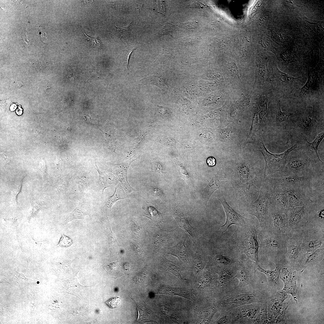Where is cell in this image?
Instances as JSON below:
<instances>
[{
    "instance_id": "1",
    "label": "cell",
    "mask_w": 324,
    "mask_h": 324,
    "mask_svg": "<svg viewBox=\"0 0 324 324\" xmlns=\"http://www.w3.org/2000/svg\"><path fill=\"white\" fill-rule=\"evenodd\" d=\"M261 251L272 256L274 260L286 255L289 238L285 234H278L262 229L258 234Z\"/></svg>"
},
{
    "instance_id": "2",
    "label": "cell",
    "mask_w": 324,
    "mask_h": 324,
    "mask_svg": "<svg viewBox=\"0 0 324 324\" xmlns=\"http://www.w3.org/2000/svg\"><path fill=\"white\" fill-rule=\"evenodd\" d=\"M311 206L290 207L286 213V235L289 237L298 234L309 223L311 217Z\"/></svg>"
},
{
    "instance_id": "3",
    "label": "cell",
    "mask_w": 324,
    "mask_h": 324,
    "mask_svg": "<svg viewBox=\"0 0 324 324\" xmlns=\"http://www.w3.org/2000/svg\"><path fill=\"white\" fill-rule=\"evenodd\" d=\"M249 211L256 217L260 226L265 229L270 220L269 193L268 185L264 181L260 189L257 199L251 202Z\"/></svg>"
},
{
    "instance_id": "4",
    "label": "cell",
    "mask_w": 324,
    "mask_h": 324,
    "mask_svg": "<svg viewBox=\"0 0 324 324\" xmlns=\"http://www.w3.org/2000/svg\"><path fill=\"white\" fill-rule=\"evenodd\" d=\"M324 226L308 223L300 233L303 253L324 248Z\"/></svg>"
},
{
    "instance_id": "5",
    "label": "cell",
    "mask_w": 324,
    "mask_h": 324,
    "mask_svg": "<svg viewBox=\"0 0 324 324\" xmlns=\"http://www.w3.org/2000/svg\"><path fill=\"white\" fill-rule=\"evenodd\" d=\"M297 148V146L295 144L282 153L274 154L267 150L263 142H260L259 151L262 154L265 162L264 178L276 172L281 173L285 165L288 155Z\"/></svg>"
},
{
    "instance_id": "6",
    "label": "cell",
    "mask_w": 324,
    "mask_h": 324,
    "mask_svg": "<svg viewBox=\"0 0 324 324\" xmlns=\"http://www.w3.org/2000/svg\"><path fill=\"white\" fill-rule=\"evenodd\" d=\"M242 227L243 230L239 242L241 250L256 263L258 264L259 245L256 229L252 225L248 224Z\"/></svg>"
},
{
    "instance_id": "7",
    "label": "cell",
    "mask_w": 324,
    "mask_h": 324,
    "mask_svg": "<svg viewBox=\"0 0 324 324\" xmlns=\"http://www.w3.org/2000/svg\"><path fill=\"white\" fill-rule=\"evenodd\" d=\"M310 161L307 157L302 155H295L287 157L285 165L281 176H287L292 175L299 176L310 175L317 176L310 168Z\"/></svg>"
},
{
    "instance_id": "8",
    "label": "cell",
    "mask_w": 324,
    "mask_h": 324,
    "mask_svg": "<svg viewBox=\"0 0 324 324\" xmlns=\"http://www.w3.org/2000/svg\"><path fill=\"white\" fill-rule=\"evenodd\" d=\"M315 177L310 175L302 176L292 175L287 176H281L280 178H273L270 176L265 177L273 186H282L286 189L300 187L307 188L310 185Z\"/></svg>"
},
{
    "instance_id": "9",
    "label": "cell",
    "mask_w": 324,
    "mask_h": 324,
    "mask_svg": "<svg viewBox=\"0 0 324 324\" xmlns=\"http://www.w3.org/2000/svg\"><path fill=\"white\" fill-rule=\"evenodd\" d=\"M264 179V174L258 173L247 182H240L236 187L240 196L244 200L253 202L259 196Z\"/></svg>"
},
{
    "instance_id": "10",
    "label": "cell",
    "mask_w": 324,
    "mask_h": 324,
    "mask_svg": "<svg viewBox=\"0 0 324 324\" xmlns=\"http://www.w3.org/2000/svg\"><path fill=\"white\" fill-rule=\"evenodd\" d=\"M265 180L268 188L271 207L275 210L286 213L290 208L286 189L281 185L273 187Z\"/></svg>"
},
{
    "instance_id": "11",
    "label": "cell",
    "mask_w": 324,
    "mask_h": 324,
    "mask_svg": "<svg viewBox=\"0 0 324 324\" xmlns=\"http://www.w3.org/2000/svg\"><path fill=\"white\" fill-rule=\"evenodd\" d=\"M302 239L299 234L289 237L286 258L294 270H300L303 254L301 248Z\"/></svg>"
},
{
    "instance_id": "12",
    "label": "cell",
    "mask_w": 324,
    "mask_h": 324,
    "mask_svg": "<svg viewBox=\"0 0 324 324\" xmlns=\"http://www.w3.org/2000/svg\"><path fill=\"white\" fill-rule=\"evenodd\" d=\"M218 198L222 204L226 215V222L221 226L224 229L222 233L227 231L232 225L244 227L248 224L250 219L243 216L236 212L228 204L223 194L220 195Z\"/></svg>"
},
{
    "instance_id": "13",
    "label": "cell",
    "mask_w": 324,
    "mask_h": 324,
    "mask_svg": "<svg viewBox=\"0 0 324 324\" xmlns=\"http://www.w3.org/2000/svg\"><path fill=\"white\" fill-rule=\"evenodd\" d=\"M269 208L270 220L265 230L276 234H286V213L274 209L270 203Z\"/></svg>"
},
{
    "instance_id": "14",
    "label": "cell",
    "mask_w": 324,
    "mask_h": 324,
    "mask_svg": "<svg viewBox=\"0 0 324 324\" xmlns=\"http://www.w3.org/2000/svg\"><path fill=\"white\" fill-rule=\"evenodd\" d=\"M306 188H295L287 189L290 207L307 206L311 205L310 199Z\"/></svg>"
},
{
    "instance_id": "15",
    "label": "cell",
    "mask_w": 324,
    "mask_h": 324,
    "mask_svg": "<svg viewBox=\"0 0 324 324\" xmlns=\"http://www.w3.org/2000/svg\"><path fill=\"white\" fill-rule=\"evenodd\" d=\"M133 160H130L119 164H109V171L116 174L124 189L130 192L134 190L130 185L127 179L128 170Z\"/></svg>"
},
{
    "instance_id": "16",
    "label": "cell",
    "mask_w": 324,
    "mask_h": 324,
    "mask_svg": "<svg viewBox=\"0 0 324 324\" xmlns=\"http://www.w3.org/2000/svg\"><path fill=\"white\" fill-rule=\"evenodd\" d=\"M324 248H320L303 253L300 265V270L308 266L318 265L323 260Z\"/></svg>"
},
{
    "instance_id": "17",
    "label": "cell",
    "mask_w": 324,
    "mask_h": 324,
    "mask_svg": "<svg viewBox=\"0 0 324 324\" xmlns=\"http://www.w3.org/2000/svg\"><path fill=\"white\" fill-rule=\"evenodd\" d=\"M226 181V177L221 171H219L212 177L211 180L202 191V196L207 201L212 194L224 184Z\"/></svg>"
},
{
    "instance_id": "18",
    "label": "cell",
    "mask_w": 324,
    "mask_h": 324,
    "mask_svg": "<svg viewBox=\"0 0 324 324\" xmlns=\"http://www.w3.org/2000/svg\"><path fill=\"white\" fill-rule=\"evenodd\" d=\"M285 258V256H284L274 260L276 267L274 270L264 269L260 267L258 264L256 263H255L256 267L258 270L266 275L270 282L273 284H277L278 281Z\"/></svg>"
},
{
    "instance_id": "19",
    "label": "cell",
    "mask_w": 324,
    "mask_h": 324,
    "mask_svg": "<svg viewBox=\"0 0 324 324\" xmlns=\"http://www.w3.org/2000/svg\"><path fill=\"white\" fill-rule=\"evenodd\" d=\"M324 138V132L319 133L315 140L312 142L308 141L305 139L306 146L308 148V155L311 159L315 162H319L323 164V163L320 159L318 153L319 146Z\"/></svg>"
},
{
    "instance_id": "20",
    "label": "cell",
    "mask_w": 324,
    "mask_h": 324,
    "mask_svg": "<svg viewBox=\"0 0 324 324\" xmlns=\"http://www.w3.org/2000/svg\"><path fill=\"white\" fill-rule=\"evenodd\" d=\"M185 240L180 242L176 245L167 248V254L177 257L182 261L187 262H189L187 248L185 246Z\"/></svg>"
},
{
    "instance_id": "21",
    "label": "cell",
    "mask_w": 324,
    "mask_h": 324,
    "mask_svg": "<svg viewBox=\"0 0 324 324\" xmlns=\"http://www.w3.org/2000/svg\"><path fill=\"white\" fill-rule=\"evenodd\" d=\"M173 214L179 227L184 230L190 237L192 236L194 228L190 224L187 216L177 210L174 212Z\"/></svg>"
},
{
    "instance_id": "22",
    "label": "cell",
    "mask_w": 324,
    "mask_h": 324,
    "mask_svg": "<svg viewBox=\"0 0 324 324\" xmlns=\"http://www.w3.org/2000/svg\"><path fill=\"white\" fill-rule=\"evenodd\" d=\"M95 169L98 172V184L102 190V194L105 188L112 186L115 184L114 179L109 176L103 172L101 171L98 168L96 162Z\"/></svg>"
},
{
    "instance_id": "23",
    "label": "cell",
    "mask_w": 324,
    "mask_h": 324,
    "mask_svg": "<svg viewBox=\"0 0 324 324\" xmlns=\"http://www.w3.org/2000/svg\"><path fill=\"white\" fill-rule=\"evenodd\" d=\"M307 74V81L300 90V93L302 95L308 93L313 89L318 78V74L316 72H310Z\"/></svg>"
},
{
    "instance_id": "24",
    "label": "cell",
    "mask_w": 324,
    "mask_h": 324,
    "mask_svg": "<svg viewBox=\"0 0 324 324\" xmlns=\"http://www.w3.org/2000/svg\"><path fill=\"white\" fill-rule=\"evenodd\" d=\"M127 196L124 190L118 185L115 187V189L113 195L107 199L106 206L109 208H111L114 203L117 201L125 199Z\"/></svg>"
},
{
    "instance_id": "25",
    "label": "cell",
    "mask_w": 324,
    "mask_h": 324,
    "mask_svg": "<svg viewBox=\"0 0 324 324\" xmlns=\"http://www.w3.org/2000/svg\"><path fill=\"white\" fill-rule=\"evenodd\" d=\"M163 293L172 296H181L191 300L190 293L182 288L176 287H166L162 291Z\"/></svg>"
},
{
    "instance_id": "26",
    "label": "cell",
    "mask_w": 324,
    "mask_h": 324,
    "mask_svg": "<svg viewBox=\"0 0 324 324\" xmlns=\"http://www.w3.org/2000/svg\"><path fill=\"white\" fill-rule=\"evenodd\" d=\"M274 76L277 80L283 84H288L292 83L298 78H295L288 74L280 70L277 67L274 71Z\"/></svg>"
},
{
    "instance_id": "27",
    "label": "cell",
    "mask_w": 324,
    "mask_h": 324,
    "mask_svg": "<svg viewBox=\"0 0 324 324\" xmlns=\"http://www.w3.org/2000/svg\"><path fill=\"white\" fill-rule=\"evenodd\" d=\"M88 214L87 211L83 207L78 206L70 214L65 223H68L76 219H83Z\"/></svg>"
},
{
    "instance_id": "28",
    "label": "cell",
    "mask_w": 324,
    "mask_h": 324,
    "mask_svg": "<svg viewBox=\"0 0 324 324\" xmlns=\"http://www.w3.org/2000/svg\"><path fill=\"white\" fill-rule=\"evenodd\" d=\"M287 293L292 295L294 297H299V295L297 286L296 275L290 281L284 284L283 289Z\"/></svg>"
},
{
    "instance_id": "29",
    "label": "cell",
    "mask_w": 324,
    "mask_h": 324,
    "mask_svg": "<svg viewBox=\"0 0 324 324\" xmlns=\"http://www.w3.org/2000/svg\"><path fill=\"white\" fill-rule=\"evenodd\" d=\"M314 121L315 119L311 115L304 118L300 124L304 132L306 133L310 132L313 127Z\"/></svg>"
},
{
    "instance_id": "30",
    "label": "cell",
    "mask_w": 324,
    "mask_h": 324,
    "mask_svg": "<svg viewBox=\"0 0 324 324\" xmlns=\"http://www.w3.org/2000/svg\"><path fill=\"white\" fill-rule=\"evenodd\" d=\"M237 172L240 179H248L250 176L251 172L248 166L245 164H242L237 168Z\"/></svg>"
},
{
    "instance_id": "31",
    "label": "cell",
    "mask_w": 324,
    "mask_h": 324,
    "mask_svg": "<svg viewBox=\"0 0 324 324\" xmlns=\"http://www.w3.org/2000/svg\"><path fill=\"white\" fill-rule=\"evenodd\" d=\"M251 295L242 294L232 297L229 302L234 304H244L248 302L252 298Z\"/></svg>"
},
{
    "instance_id": "32",
    "label": "cell",
    "mask_w": 324,
    "mask_h": 324,
    "mask_svg": "<svg viewBox=\"0 0 324 324\" xmlns=\"http://www.w3.org/2000/svg\"><path fill=\"white\" fill-rule=\"evenodd\" d=\"M232 277L230 272L226 270H222L218 274L219 282L223 284H225L228 283L231 279Z\"/></svg>"
},
{
    "instance_id": "33",
    "label": "cell",
    "mask_w": 324,
    "mask_h": 324,
    "mask_svg": "<svg viewBox=\"0 0 324 324\" xmlns=\"http://www.w3.org/2000/svg\"><path fill=\"white\" fill-rule=\"evenodd\" d=\"M22 181L23 178L16 181L11 187V190L12 193L13 199L15 201L16 199L17 195L20 191Z\"/></svg>"
},
{
    "instance_id": "34",
    "label": "cell",
    "mask_w": 324,
    "mask_h": 324,
    "mask_svg": "<svg viewBox=\"0 0 324 324\" xmlns=\"http://www.w3.org/2000/svg\"><path fill=\"white\" fill-rule=\"evenodd\" d=\"M132 23V22H131L127 26L123 27H118L116 26V31L118 36L122 38L127 37Z\"/></svg>"
},
{
    "instance_id": "35",
    "label": "cell",
    "mask_w": 324,
    "mask_h": 324,
    "mask_svg": "<svg viewBox=\"0 0 324 324\" xmlns=\"http://www.w3.org/2000/svg\"><path fill=\"white\" fill-rule=\"evenodd\" d=\"M292 115V113L286 112H283L281 110L280 104L279 108L277 112L276 118L278 121L282 122L287 120L289 117Z\"/></svg>"
},
{
    "instance_id": "36",
    "label": "cell",
    "mask_w": 324,
    "mask_h": 324,
    "mask_svg": "<svg viewBox=\"0 0 324 324\" xmlns=\"http://www.w3.org/2000/svg\"><path fill=\"white\" fill-rule=\"evenodd\" d=\"M215 260L219 264L223 266H227L231 264L233 260L229 257L222 255H218L216 256Z\"/></svg>"
},
{
    "instance_id": "37",
    "label": "cell",
    "mask_w": 324,
    "mask_h": 324,
    "mask_svg": "<svg viewBox=\"0 0 324 324\" xmlns=\"http://www.w3.org/2000/svg\"><path fill=\"white\" fill-rule=\"evenodd\" d=\"M121 298L116 297L112 298L104 302L107 306L111 309L117 308L120 305Z\"/></svg>"
},
{
    "instance_id": "38",
    "label": "cell",
    "mask_w": 324,
    "mask_h": 324,
    "mask_svg": "<svg viewBox=\"0 0 324 324\" xmlns=\"http://www.w3.org/2000/svg\"><path fill=\"white\" fill-rule=\"evenodd\" d=\"M167 269L176 277L183 279L181 275V270L177 265L170 262L168 264Z\"/></svg>"
},
{
    "instance_id": "39",
    "label": "cell",
    "mask_w": 324,
    "mask_h": 324,
    "mask_svg": "<svg viewBox=\"0 0 324 324\" xmlns=\"http://www.w3.org/2000/svg\"><path fill=\"white\" fill-rule=\"evenodd\" d=\"M211 277L210 273L207 271L204 272L199 285L200 287L207 286L211 282Z\"/></svg>"
},
{
    "instance_id": "40",
    "label": "cell",
    "mask_w": 324,
    "mask_h": 324,
    "mask_svg": "<svg viewBox=\"0 0 324 324\" xmlns=\"http://www.w3.org/2000/svg\"><path fill=\"white\" fill-rule=\"evenodd\" d=\"M214 313V310L212 308H209L204 310L202 316V319L203 322L209 321L213 316Z\"/></svg>"
},
{
    "instance_id": "41",
    "label": "cell",
    "mask_w": 324,
    "mask_h": 324,
    "mask_svg": "<svg viewBox=\"0 0 324 324\" xmlns=\"http://www.w3.org/2000/svg\"><path fill=\"white\" fill-rule=\"evenodd\" d=\"M110 230L109 234V239L110 245L113 249H118L119 247V244L116 240L114 234L112 232L110 226Z\"/></svg>"
},
{
    "instance_id": "42",
    "label": "cell",
    "mask_w": 324,
    "mask_h": 324,
    "mask_svg": "<svg viewBox=\"0 0 324 324\" xmlns=\"http://www.w3.org/2000/svg\"><path fill=\"white\" fill-rule=\"evenodd\" d=\"M178 171L181 177L184 179L188 184H190L191 179L190 176L186 170L183 167L179 165Z\"/></svg>"
},
{
    "instance_id": "43",
    "label": "cell",
    "mask_w": 324,
    "mask_h": 324,
    "mask_svg": "<svg viewBox=\"0 0 324 324\" xmlns=\"http://www.w3.org/2000/svg\"><path fill=\"white\" fill-rule=\"evenodd\" d=\"M288 306L285 307L275 320L276 324L286 323L287 319L285 315L286 310Z\"/></svg>"
},
{
    "instance_id": "44",
    "label": "cell",
    "mask_w": 324,
    "mask_h": 324,
    "mask_svg": "<svg viewBox=\"0 0 324 324\" xmlns=\"http://www.w3.org/2000/svg\"><path fill=\"white\" fill-rule=\"evenodd\" d=\"M287 293L283 289L277 292L275 295V299L276 301L282 303L287 298Z\"/></svg>"
},
{
    "instance_id": "45",
    "label": "cell",
    "mask_w": 324,
    "mask_h": 324,
    "mask_svg": "<svg viewBox=\"0 0 324 324\" xmlns=\"http://www.w3.org/2000/svg\"><path fill=\"white\" fill-rule=\"evenodd\" d=\"M73 243L70 238L62 234L59 245L62 247H68L71 245Z\"/></svg>"
},
{
    "instance_id": "46",
    "label": "cell",
    "mask_w": 324,
    "mask_h": 324,
    "mask_svg": "<svg viewBox=\"0 0 324 324\" xmlns=\"http://www.w3.org/2000/svg\"><path fill=\"white\" fill-rule=\"evenodd\" d=\"M148 211L151 218L155 220H158L160 217L159 212L154 207L150 206L148 208Z\"/></svg>"
},
{
    "instance_id": "47",
    "label": "cell",
    "mask_w": 324,
    "mask_h": 324,
    "mask_svg": "<svg viewBox=\"0 0 324 324\" xmlns=\"http://www.w3.org/2000/svg\"><path fill=\"white\" fill-rule=\"evenodd\" d=\"M202 268V260L200 258H197L194 261V270L195 273L197 274L199 272Z\"/></svg>"
},
{
    "instance_id": "48",
    "label": "cell",
    "mask_w": 324,
    "mask_h": 324,
    "mask_svg": "<svg viewBox=\"0 0 324 324\" xmlns=\"http://www.w3.org/2000/svg\"><path fill=\"white\" fill-rule=\"evenodd\" d=\"M133 232L134 235L138 237H139L141 232V229L137 222L135 220H134L132 225Z\"/></svg>"
},
{
    "instance_id": "49",
    "label": "cell",
    "mask_w": 324,
    "mask_h": 324,
    "mask_svg": "<svg viewBox=\"0 0 324 324\" xmlns=\"http://www.w3.org/2000/svg\"><path fill=\"white\" fill-rule=\"evenodd\" d=\"M39 169L43 179L45 180L46 176V166L45 162L44 160H42L40 161Z\"/></svg>"
},
{
    "instance_id": "50",
    "label": "cell",
    "mask_w": 324,
    "mask_h": 324,
    "mask_svg": "<svg viewBox=\"0 0 324 324\" xmlns=\"http://www.w3.org/2000/svg\"><path fill=\"white\" fill-rule=\"evenodd\" d=\"M83 31L85 35L87 38L86 39V40H87L88 41L91 40L93 45H95L97 46H99L100 45V41L98 38H93L91 36L87 35L86 33H85L84 31H83Z\"/></svg>"
},
{
    "instance_id": "51",
    "label": "cell",
    "mask_w": 324,
    "mask_h": 324,
    "mask_svg": "<svg viewBox=\"0 0 324 324\" xmlns=\"http://www.w3.org/2000/svg\"><path fill=\"white\" fill-rule=\"evenodd\" d=\"M39 28V33H40V37L42 41L44 42H46L47 41V38L46 36V34L45 28L40 26Z\"/></svg>"
},
{
    "instance_id": "52",
    "label": "cell",
    "mask_w": 324,
    "mask_h": 324,
    "mask_svg": "<svg viewBox=\"0 0 324 324\" xmlns=\"http://www.w3.org/2000/svg\"><path fill=\"white\" fill-rule=\"evenodd\" d=\"M153 192L154 196L158 199H163V195L161 190L159 188H155L153 189Z\"/></svg>"
},
{
    "instance_id": "53",
    "label": "cell",
    "mask_w": 324,
    "mask_h": 324,
    "mask_svg": "<svg viewBox=\"0 0 324 324\" xmlns=\"http://www.w3.org/2000/svg\"><path fill=\"white\" fill-rule=\"evenodd\" d=\"M22 39L23 42L24 46L26 47H28L30 45V43L29 41L28 40V38L26 32H24L22 35Z\"/></svg>"
},
{
    "instance_id": "54",
    "label": "cell",
    "mask_w": 324,
    "mask_h": 324,
    "mask_svg": "<svg viewBox=\"0 0 324 324\" xmlns=\"http://www.w3.org/2000/svg\"><path fill=\"white\" fill-rule=\"evenodd\" d=\"M206 162L207 165L209 166H213L216 164V159L213 157H210L207 158Z\"/></svg>"
},
{
    "instance_id": "55",
    "label": "cell",
    "mask_w": 324,
    "mask_h": 324,
    "mask_svg": "<svg viewBox=\"0 0 324 324\" xmlns=\"http://www.w3.org/2000/svg\"><path fill=\"white\" fill-rule=\"evenodd\" d=\"M236 277L238 278L240 281H243L245 279L246 277L245 272L244 270L242 269L237 274Z\"/></svg>"
},
{
    "instance_id": "56",
    "label": "cell",
    "mask_w": 324,
    "mask_h": 324,
    "mask_svg": "<svg viewBox=\"0 0 324 324\" xmlns=\"http://www.w3.org/2000/svg\"><path fill=\"white\" fill-rule=\"evenodd\" d=\"M98 68L92 66V67L91 70V71H89V72L91 74L93 75H94L95 73L96 76L98 77V76L100 74Z\"/></svg>"
},
{
    "instance_id": "57",
    "label": "cell",
    "mask_w": 324,
    "mask_h": 324,
    "mask_svg": "<svg viewBox=\"0 0 324 324\" xmlns=\"http://www.w3.org/2000/svg\"><path fill=\"white\" fill-rule=\"evenodd\" d=\"M132 248L134 251L138 254H140L142 253V250L140 246L136 244H133Z\"/></svg>"
},
{
    "instance_id": "58",
    "label": "cell",
    "mask_w": 324,
    "mask_h": 324,
    "mask_svg": "<svg viewBox=\"0 0 324 324\" xmlns=\"http://www.w3.org/2000/svg\"><path fill=\"white\" fill-rule=\"evenodd\" d=\"M153 167V170H154L155 172L160 173L162 172V168L159 164L156 163H155L154 164Z\"/></svg>"
},
{
    "instance_id": "59",
    "label": "cell",
    "mask_w": 324,
    "mask_h": 324,
    "mask_svg": "<svg viewBox=\"0 0 324 324\" xmlns=\"http://www.w3.org/2000/svg\"><path fill=\"white\" fill-rule=\"evenodd\" d=\"M228 318L227 316H224L220 318L218 321V323L219 324L225 323L228 321Z\"/></svg>"
}]
</instances>
